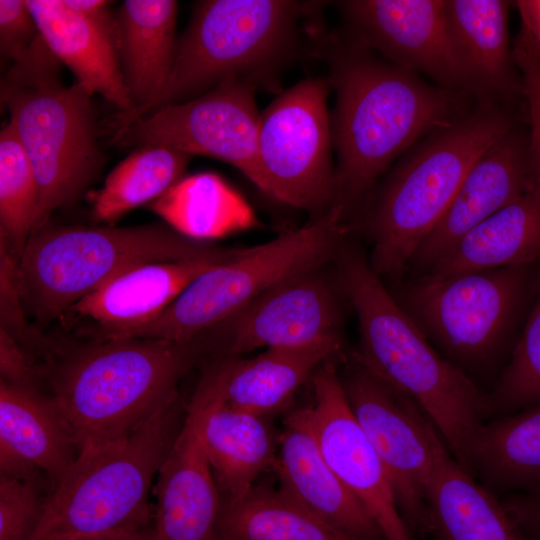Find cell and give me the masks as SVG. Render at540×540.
Masks as SVG:
<instances>
[{
  "instance_id": "obj_1",
  "label": "cell",
  "mask_w": 540,
  "mask_h": 540,
  "mask_svg": "<svg viewBox=\"0 0 540 540\" xmlns=\"http://www.w3.org/2000/svg\"><path fill=\"white\" fill-rule=\"evenodd\" d=\"M317 50L326 57L336 94L330 114L337 159L332 206L348 220L398 156L476 102L386 61L343 32L323 34Z\"/></svg>"
},
{
  "instance_id": "obj_2",
  "label": "cell",
  "mask_w": 540,
  "mask_h": 540,
  "mask_svg": "<svg viewBox=\"0 0 540 540\" xmlns=\"http://www.w3.org/2000/svg\"><path fill=\"white\" fill-rule=\"evenodd\" d=\"M336 261L340 288L358 320L359 343L353 357L413 399L452 457L470 473L472 439L491 416L489 394L431 345L358 247L346 240Z\"/></svg>"
},
{
  "instance_id": "obj_3",
  "label": "cell",
  "mask_w": 540,
  "mask_h": 540,
  "mask_svg": "<svg viewBox=\"0 0 540 540\" xmlns=\"http://www.w3.org/2000/svg\"><path fill=\"white\" fill-rule=\"evenodd\" d=\"M319 1L203 0L177 39L171 73L161 91L140 107L109 116V134L161 107L203 95L237 80L256 89H280V77L302 52L303 23Z\"/></svg>"
},
{
  "instance_id": "obj_4",
  "label": "cell",
  "mask_w": 540,
  "mask_h": 540,
  "mask_svg": "<svg viewBox=\"0 0 540 540\" xmlns=\"http://www.w3.org/2000/svg\"><path fill=\"white\" fill-rule=\"evenodd\" d=\"M527 122L526 109L476 103L454 123L425 136L398 161L360 209L369 263L400 280L441 219L467 172L499 138Z\"/></svg>"
},
{
  "instance_id": "obj_5",
  "label": "cell",
  "mask_w": 540,
  "mask_h": 540,
  "mask_svg": "<svg viewBox=\"0 0 540 540\" xmlns=\"http://www.w3.org/2000/svg\"><path fill=\"white\" fill-rule=\"evenodd\" d=\"M203 342L116 338L84 348L56 370L52 399L77 454L118 441L179 397L182 376Z\"/></svg>"
},
{
  "instance_id": "obj_6",
  "label": "cell",
  "mask_w": 540,
  "mask_h": 540,
  "mask_svg": "<svg viewBox=\"0 0 540 540\" xmlns=\"http://www.w3.org/2000/svg\"><path fill=\"white\" fill-rule=\"evenodd\" d=\"M186 409L178 398L128 436L78 453L52 485L28 540H88L151 526L149 490Z\"/></svg>"
},
{
  "instance_id": "obj_7",
  "label": "cell",
  "mask_w": 540,
  "mask_h": 540,
  "mask_svg": "<svg viewBox=\"0 0 540 540\" xmlns=\"http://www.w3.org/2000/svg\"><path fill=\"white\" fill-rule=\"evenodd\" d=\"M540 283V261L446 278L417 276L394 298L475 383L508 362Z\"/></svg>"
},
{
  "instance_id": "obj_8",
  "label": "cell",
  "mask_w": 540,
  "mask_h": 540,
  "mask_svg": "<svg viewBox=\"0 0 540 540\" xmlns=\"http://www.w3.org/2000/svg\"><path fill=\"white\" fill-rule=\"evenodd\" d=\"M234 249L189 238L168 225L47 227L17 261L22 300L52 320L118 275L140 265L222 257Z\"/></svg>"
},
{
  "instance_id": "obj_9",
  "label": "cell",
  "mask_w": 540,
  "mask_h": 540,
  "mask_svg": "<svg viewBox=\"0 0 540 540\" xmlns=\"http://www.w3.org/2000/svg\"><path fill=\"white\" fill-rule=\"evenodd\" d=\"M349 231L342 210L330 207L301 228L236 249L194 279L160 315L107 339L193 341L273 285L336 259Z\"/></svg>"
},
{
  "instance_id": "obj_10",
  "label": "cell",
  "mask_w": 540,
  "mask_h": 540,
  "mask_svg": "<svg viewBox=\"0 0 540 540\" xmlns=\"http://www.w3.org/2000/svg\"><path fill=\"white\" fill-rule=\"evenodd\" d=\"M91 97L78 83L1 85V100L36 176L38 205L32 234L47 225L56 209L73 203L102 165Z\"/></svg>"
},
{
  "instance_id": "obj_11",
  "label": "cell",
  "mask_w": 540,
  "mask_h": 540,
  "mask_svg": "<svg viewBox=\"0 0 540 540\" xmlns=\"http://www.w3.org/2000/svg\"><path fill=\"white\" fill-rule=\"evenodd\" d=\"M340 379L355 418L388 473L404 523L416 540H424L430 486L438 457L447 448L442 437L413 399L370 373L353 355Z\"/></svg>"
},
{
  "instance_id": "obj_12",
  "label": "cell",
  "mask_w": 540,
  "mask_h": 540,
  "mask_svg": "<svg viewBox=\"0 0 540 540\" xmlns=\"http://www.w3.org/2000/svg\"><path fill=\"white\" fill-rule=\"evenodd\" d=\"M328 79H303L260 113L258 158L263 193L320 214L335 196Z\"/></svg>"
},
{
  "instance_id": "obj_13",
  "label": "cell",
  "mask_w": 540,
  "mask_h": 540,
  "mask_svg": "<svg viewBox=\"0 0 540 540\" xmlns=\"http://www.w3.org/2000/svg\"><path fill=\"white\" fill-rule=\"evenodd\" d=\"M227 80L197 98L161 107L110 135L121 147L161 145L226 162L263 192L255 91Z\"/></svg>"
},
{
  "instance_id": "obj_14",
  "label": "cell",
  "mask_w": 540,
  "mask_h": 540,
  "mask_svg": "<svg viewBox=\"0 0 540 540\" xmlns=\"http://www.w3.org/2000/svg\"><path fill=\"white\" fill-rule=\"evenodd\" d=\"M310 380L312 402L286 421L312 435L324 460L386 540H416L401 517L388 473L349 406L336 360L322 364Z\"/></svg>"
},
{
  "instance_id": "obj_15",
  "label": "cell",
  "mask_w": 540,
  "mask_h": 540,
  "mask_svg": "<svg viewBox=\"0 0 540 540\" xmlns=\"http://www.w3.org/2000/svg\"><path fill=\"white\" fill-rule=\"evenodd\" d=\"M341 327L339 295L321 266L273 285L198 337L230 357L342 339Z\"/></svg>"
},
{
  "instance_id": "obj_16",
  "label": "cell",
  "mask_w": 540,
  "mask_h": 540,
  "mask_svg": "<svg viewBox=\"0 0 540 540\" xmlns=\"http://www.w3.org/2000/svg\"><path fill=\"white\" fill-rule=\"evenodd\" d=\"M222 400L202 375L183 425L157 473L155 540H214L221 507L204 443L208 416Z\"/></svg>"
},
{
  "instance_id": "obj_17",
  "label": "cell",
  "mask_w": 540,
  "mask_h": 540,
  "mask_svg": "<svg viewBox=\"0 0 540 540\" xmlns=\"http://www.w3.org/2000/svg\"><path fill=\"white\" fill-rule=\"evenodd\" d=\"M335 4L344 20L342 32L351 40L398 67L431 78L438 86L463 93L449 44L445 1L344 0Z\"/></svg>"
},
{
  "instance_id": "obj_18",
  "label": "cell",
  "mask_w": 540,
  "mask_h": 540,
  "mask_svg": "<svg viewBox=\"0 0 540 540\" xmlns=\"http://www.w3.org/2000/svg\"><path fill=\"white\" fill-rule=\"evenodd\" d=\"M536 182L527 122L494 142L471 166L447 210L408 268L424 274L465 234L522 197Z\"/></svg>"
},
{
  "instance_id": "obj_19",
  "label": "cell",
  "mask_w": 540,
  "mask_h": 540,
  "mask_svg": "<svg viewBox=\"0 0 540 540\" xmlns=\"http://www.w3.org/2000/svg\"><path fill=\"white\" fill-rule=\"evenodd\" d=\"M511 2L445 1L447 31L462 92L476 103L526 107L508 32Z\"/></svg>"
},
{
  "instance_id": "obj_20",
  "label": "cell",
  "mask_w": 540,
  "mask_h": 540,
  "mask_svg": "<svg viewBox=\"0 0 540 540\" xmlns=\"http://www.w3.org/2000/svg\"><path fill=\"white\" fill-rule=\"evenodd\" d=\"M39 31L78 84L126 112L133 108L124 84L117 50L114 14L109 9L82 14L62 0H26Z\"/></svg>"
},
{
  "instance_id": "obj_21",
  "label": "cell",
  "mask_w": 540,
  "mask_h": 540,
  "mask_svg": "<svg viewBox=\"0 0 540 540\" xmlns=\"http://www.w3.org/2000/svg\"><path fill=\"white\" fill-rule=\"evenodd\" d=\"M345 359L343 339L265 349L252 358L223 356L203 374L223 403L263 417L278 412L325 362Z\"/></svg>"
},
{
  "instance_id": "obj_22",
  "label": "cell",
  "mask_w": 540,
  "mask_h": 540,
  "mask_svg": "<svg viewBox=\"0 0 540 540\" xmlns=\"http://www.w3.org/2000/svg\"><path fill=\"white\" fill-rule=\"evenodd\" d=\"M76 445L52 397L0 382V475L44 473L53 485L72 465Z\"/></svg>"
},
{
  "instance_id": "obj_23",
  "label": "cell",
  "mask_w": 540,
  "mask_h": 540,
  "mask_svg": "<svg viewBox=\"0 0 540 540\" xmlns=\"http://www.w3.org/2000/svg\"><path fill=\"white\" fill-rule=\"evenodd\" d=\"M273 470L279 488L303 508L354 540H386L381 529L324 460L304 428L285 422Z\"/></svg>"
},
{
  "instance_id": "obj_24",
  "label": "cell",
  "mask_w": 540,
  "mask_h": 540,
  "mask_svg": "<svg viewBox=\"0 0 540 540\" xmlns=\"http://www.w3.org/2000/svg\"><path fill=\"white\" fill-rule=\"evenodd\" d=\"M156 262L134 267L77 302L70 311L97 322L101 339L160 315L200 274L229 258Z\"/></svg>"
},
{
  "instance_id": "obj_25",
  "label": "cell",
  "mask_w": 540,
  "mask_h": 540,
  "mask_svg": "<svg viewBox=\"0 0 540 540\" xmlns=\"http://www.w3.org/2000/svg\"><path fill=\"white\" fill-rule=\"evenodd\" d=\"M540 261V182L465 234L424 274L446 278ZM420 275V276H422Z\"/></svg>"
},
{
  "instance_id": "obj_26",
  "label": "cell",
  "mask_w": 540,
  "mask_h": 540,
  "mask_svg": "<svg viewBox=\"0 0 540 540\" xmlns=\"http://www.w3.org/2000/svg\"><path fill=\"white\" fill-rule=\"evenodd\" d=\"M178 3L126 0L114 13L117 50L124 84L137 108L164 87L177 46Z\"/></svg>"
},
{
  "instance_id": "obj_27",
  "label": "cell",
  "mask_w": 540,
  "mask_h": 540,
  "mask_svg": "<svg viewBox=\"0 0 540 540\" xmlns=\"http://www.w3.org/2000/svg\"><path fill=\"white\" fill-rule=\"evenodd\" d=\"M424 540H525L501 499L467 472L445 448L438 457Z\"/></svg>"
},
{
  "instance_id": "obj_28",
  "label": "cell",
  "mask_w": 540,
  "mask_h": 540,
  "mask_svg": "<svg viewBox=\"0 0 540 540\" xmlns=\"http://www.w3.org/2000/svg\"><path fill=\"white\" fill-rule=\"evenodd\" d=\"M469 470L495 495L540 492V404L486 421L472 439Z\"/></svg>"
},
{
  "instance_id": "obj_29",
  "label": "cell",
  "mask_w": 540,
  "mask_h": 540,
  "mask_svg": "<svg viewBox=\"0 0 540 540\" xmlns=\"http://www.w3.org/2000/svg\"><path fill=\"white\" fill-rule=\"evenodd\" d=\"M279 436L266 417L226 405L212 410L204 443L221 497L244 496L277 461Z\"/></svg>"
},
{
  "instance_id": "obj_30",
  "label": "cell",
  "mask_w": 540,
  "mask_h": 540,
  "mask_svg": "<svg viewBox=\"0 0 540 540\" xmlns=\"http://www.w3.org/2000/svg\"><path fill=\"white\" fill-rule=\"evenodd\" d=\"M214 540H354L299 505L280 488L255 484L221 497Z\"/></svg>"
},
{
  "instance_id": "obj_31",
  "label": "cell",
  "mask_w": 540,
  "mask_h": 540,
  "mask_svg": "<svg viewBox=\"0 0 540 540\" xmlns=\"http://www.w3.org/2000/svg\"><path fill=\"white\" fill-rule=\"evenodd\" d=\"M106 177L92 197V217L111 223L130 210L149 204L175 185L192 155L161 145L136 147Z\"/></svg>"
},
{
  "instance_id": "obj_32",
  "label": "cell",
  "mask_w": 540,
  "mask_h": 540,
  "mask_svg": "<svg viewBox=\"0 0 540 540\" xmlns=\"http://www.w3.org/2000/svg\"><path fill=\"white\" fill-rule=\"evenodd\" d=\"M148 208L177 232L196 240L217 237L244 221V205L215 174L179 180Z\"/></svg>"
},
{
  "instance_id": "obj_33",
  "label": "cell",
  "mask_w": 540,
  "mask_h": 540,
  "mask_svg": "<svg viewBox=\"0 0 540 540\" xmlns=\"http://www.w3.org/2000/svg\"><path fill=\"white\" fill-rule=\"evenodd\" d=\"M37 205L36 176L9 121L0 132V240L17 259L33 232Z\"/></svg>"
},
{
  "instance_id": "obj_34",
  "label": "cell",
  "mask_w": 540,
  "mask_h": 540,
  "mask_svg": "<svg viewBox=\"0 0 540 540\" xmlns=\"http://www.w3.org/2000/svg\"><path fill=\"white\" fill-rule=\"evenodd\" d=\"M488 394L491 416L540 404V283L511 356Z\"/></svg>"
},
{
  "instance_id": "obj_35",
  "label": "cell",
  "mask_w": 540,
  "mask_h": 540,
  "mask_svg": "<svg viewBox=\"0 0 540 540\" xmlns=\"http://www.w3.org/2000/svg\"><path fill=\"white\" fill-rule=\"evenodd\" d=\"M48 493H43L40 473L27 478L0 475V540H28Z\"/></svg>"
},
{
  "instance_id": "obj_36",
  "label": "cell",
  "mask_w": 540,
  "mask_h": 540,
  "mask_svg": "<svg viewBox=\"0 0 540 540\" xmlns=\"http://www.w3.org/2000/svg\"><path fill=\"white\" fill-rule=\"evenodd\" d=\"M42 37L26 0H0L1 59L23 60Z\"/></svg>"
},
{
  "instance_id": "obj_37",
  "label": "cell",
  "mask_w": 540,
  "mask_h": 540,
  "mask_svg": "<svg viewBox=\"0 0 540 540\" xmlns=\"http://www.w3.org/2000/svg\"><path fill=\"white\" fill-rule=\"evenodd\" d=\"M0 300L1 326L22 345L27 342V331L23 310L22 296L18 283L16 257L7 245L0 240Z\"/></svg>"
},
{
  "instance_id": "obj_38",
  "label": "cell",
  "mask_w": 540,
  "mask_h": 540,
  "mask_svg": "<svg viewBox=\"0 0 540 540\" xmlns=\"http://www.w3.org/2000/svg\"><path fill=\"white\" fill-rule=\"evenodd\" d=\"M0 373L2 381L34 387L28 355L22 344L3 328H0Z\"/></svg>"
},
{
  "instance_id": "obj_39",
  "label": "cell",
  "mask_w": 540,
  "mask_h": 540,
  "mask_svg": "<svg viewBox=\"0 0 540 540\" xmlns=\"http://www.w3.org/2000/svg\"><path fill=\"white\" fill-rule=\"evenodd\" d=\"M501 502L525 540H540V492L507 494Z\"/></svg>"
},
{
  "instance_id": "obj_40",
  "label": "cell",
  "mask_w": 540,
  "mask_h": 540,
  "mask_svg": "<svg viewBox=\"0 0 540 540\" xmlns=\"http://www.w3.org/2000/svg\"><path fill=\"white\" fill-rule=\"evenodd\" d=\"M515 5L521 24L529 31L540 51V0H519Z\"/></svg>"
},
{
  "instance_id": "obj_41",
  "label": "cell",
  "mask_w": 540,
  "mask_h": 540,
  "mask_svg": "<svg viewBox=\"0 0 540 540\" xmlns=\"http://www.w3.org/2000/svg\"><path fill=\"white\" fill-rule=\"evenodd\" d=\"M153 524V523H152ZM88 540H155L152 532V525L138 531L111 534L103 537Z\"/></svg>"
}]
</instances>
